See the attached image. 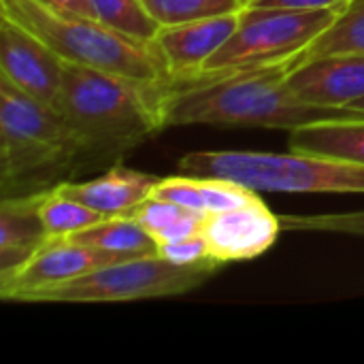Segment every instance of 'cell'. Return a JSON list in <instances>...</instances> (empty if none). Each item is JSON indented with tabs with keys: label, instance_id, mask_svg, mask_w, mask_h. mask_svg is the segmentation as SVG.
I'll return each mask as SVG.
<instances>
[{
	"label": "cell",
	"instance_id": "cell-1",
	"mask_svg": "<svg viewBox=\"0 0 364 364\" xmlns=\"http://www.w3.org/2000/svg\"><path fill=\"white\" fill-rule=\"evenodd\" d=\"M290 60L209 77L168 83L162 96V124L168 126H239L296 130L320 122H358L364 111L301 102L286 87Z\"/></svg>",
	"mask_w": 364,
	"mask_h": 364
},
{
	"label": "cell",
	"instance_id": "cell-2",
	"mask_svg": "<svg viewBox=\"0 0 364 364\" xmlns=\"http://www.w3.org/2000/svg\"><path fill=\"white\" fill-rule=\"evenodd\" d=\"M166 87L168 83H147L64 60L58 111L102 166L164 128Z\"/></svg>",
	"mask_w": 364,
	"mask_h": 364
},
{
	"label": "cell",
	"instance_id": "cell-3",
	"mask_svg": "<svg viewBox=\"0 0 364 364\" xmlns=\"http://www.w3.org/2000/svg\"><path fill=\"white\" fill-rule=\"evenodd\" d=\"M98 168L64 115L0 77V196H30Z\"/></svg>",
	"mask_w": 364,
	"mask_h": 364
},
{
	"label": "cell",
	"instance_id": "cell-4",
	"mask_svg": "<svg viewBox=\"0 0 364 364\" xmlns=\"http://www.w3.org/2000/svg\"><path fill=\"white\" fill-rule=\"evenodd\" d=\"M0 15L34 32L66 62L147 83L173 81L154 41L132 38L100 19L60 13L38 0H0Z\"/></svg>",
	"mask_w": 364,
	"mask_h": 364
},
{
	"label": "cell",
	"instance_id": "cell-5",
	"mask_svg": "<svg viewBox=\"0 0 364 364\" xmlns=\"http://www.w3.org/2000/svg\"><path fill=\"white\" fill-rule=\"evenodd\" d=\"M183 175L220 177L254 192L364 194V164L296 151H192L179 164Z\"/></svg>",
	"mask_w": 364,
	"mask_h": 364
},
{
	"label": "cell",
	"instance_id": "cell-6",
	"mask_svg": "<svg viewBox=\"0 0 364 364\" xmlns=\"http://www.w3.org/2000/svg\"><path fill=\"white\" fill-rule=\"evenodd\" d=\"M346 4L318 11L243 9V19L235 34L200 66L198 73L177 83L286 62L316 41L339 17Z\"/></svg>",
	"mask_w": 364,
	"mask_h": 364
},
{
	"label": "cell",
	"instance_id": "cell-7",
	"mask_svg": "<svg viewBox=\"0 0 364 364\" xmlns=\"http://www.w3.org/2000/svg\"><path fill=\"white\" fill-rule=\"evenodd\" d=\"M220 264H173L160 256L130 258L70 282L32 292L23 303H126L186 294L203 286Z\"/></svg>",
	"mask_w": 364,
	"mask_h": 364
},
{
	"label": "cell",
	"instance_id": "cell-8",
	"mask_svg": "<svg viewBox=\"0 0 364 364\" xmlns=\"http://www.w3.org/2000/svg\"><path fill=\"white\" fill-rule=\"evenodd\" d=\"M122 260L128 258L79 243L70 237L47 239L26 262L0 273V299L6 303H23L32 292L70 282L94 269Z\"/></svg>",
	"mask_w": 364,
	"mask_h": 364
},
{
	"label": "cell",
	"instance_id": "cell-9",
	"mask_svg": "<svg viewBox=\"0 0 364 364\" xmlns=\"http://www.w3.org/2000/svg\"><path fill=\"white\" fill-rule=\"evenodd\" d=\"M0 77L58 111L64 60L34 32L0 15Z\"/></svg>",
	"mask_w": 364,
	"mask_h": 364
},
{
	"label": "cell",
	"instance_id": "cell-10",
	"mask_svg": "<svg viewBox=\"0 0 364 364\" xmlns=\"http://www.w3.org/2000/svg\"><path fill=\"white\" fill-rule=\"evenodd\" d=\"M282 220L258 196L252 203L209 213L200 235L207 241L209 260L224 267L262 256L273 247Z\"/></svg>",
	"mask_w": 364,
	"mask_h": 364
},
{
	"label": "cell",
	"instance_id": "cell-11",
	"mask_svg": "<svg viewBox=\"0 0 364 364\" xmlns=\"http://www.w3.org/2000/svg\"><path fill=\"white\" fill-rule=\"evenodd\" d=\"M243 19V9L203 17L186 23L162 26L154 38L160 55L164 58L173 81H186L235 34Z\"/></svg>",
	"mask_w": 364,
	"mask_h": 364
},
{
	"label": "cell",
	"instance_id": "cell-12",
	"mask_svg": "<svg viewBox=\"0 0 364 364\" xmlns=\"http://www.w3.org/2000/svg\"><path fill=\"white\" fill-rule=\"evenodd\" d=\"M284 83L301 102L350 109L364 98V53L326 55L305 62L288 70Z\"/></svg>",
	"mask_w": 364,
	"mask_h": 364
},
{
	"label": "cell",
	"instance_id": "cell-13",
	"mask_svg": "<svg viewBox=\"0 0 364 364\" xmlns=\"http://www.w3.org/2000/svg\"><path fill=\"white\" fill-rule=\"evenodd\" d=\"M160 177L113 164L107 173L90 181H64L55 190L68 198L87 205L107 218L130 215L141 203L151 196V190Z\"/></svg>",
	"mask_w": 364,
	"mask_h": 364
},
{
	"label": "cell",
	"instance_id": "cell-14",
	"mask_svg": "<svg viewBox=\"0 0 364 364\" xmlns=\"http://www.w3.org/2000/svg\"><path fill=\"white\" fill-rule=\"evenodd\" d=\"M47 192L2 198L0 203V273L26 262L49 237L41 220V200Z\"/></svg>",
	"mask_w": 364,
	"mask_h": 364
},
{
	"label": "cell",
	"instance_id": "cell-15",
	"mask_svg": "<svg viewBox=\"0 0 364 364\" xmlns=\"http://www.w3.org/2000/svg\"><path fill=\"white\" fill-rule=\"evenodd\" d=\"M151 198L173 200L209 215L252 203L258 198V192L230 179L181 173L175 177H160L151 190Z\"/></svg>",
	"mask_w": 364,
	"mask_h": 364
},
{
	"label": "cell",
	"instance_id": "cell-16",
	"mask_svg": "<svg viewBox=\"0 0 364 364\" xmlns=\"http://www.w3.org/2000/svg\"><path fill=\"white\" fill-rule=\"evenodd\" d=\"M290 149L364 164V119L320 122L290 132Z\"/></svg>",
	"mask_w": 364,
	"mask_h": 364
},
{
	"label": "cell",
	"instance_id": "cell-17",
	"mask_svg": "<svg viewBox=\"0 0 364 364\" xmlns=\"http://www.w3.org/2000/svg\"><path fill=\"white\" fill-rule=\"evenodd\" d=\"M343 53H364V0H350L339 17L316 41L290 58V66L296 68L318 58Z\"/></svg>",
	"mask_w": 364,
	"mask_h": 364
},
{
	"label": "cell",
	"instance_id": "cell-18",
	"mask_svg": "<svg viewBox=\"0 0 364 364\" xmlns=\"http://www.w3.org/2000/svg\"><path fill=\"white\" fill-rule=\"evenodd\" d=\"M70 239L100 247V250H107V252L117 254V256L128 258V260L130 258L158 256L156 239L132 215L107 218L105 222L87 228V230H81Z\"/></svg>",
	"mask_w": 364,
	"mask_h": 364
},
{
	"label": "cell",
	"instance_id": "cell-19",
	"mask_svg": "<svg viewBox=\"0 0 364 364\" xmlns=\"http://www.w3.org/2000/svg\"><path fill=\"white\" fill-rule=\"evenodd\" d=\"M130 215L156 239L158 245L200 232L207 220V213H200L173 200L151 196L145 203H141Z\"/></svg>",
	"mask_w": 364,
	"mask_h": 364
},
{
	"label": "cell",
	"instance_id": "cell-20",
	"mask_svg": "<svg viewBox=\"0 0 364 364\" xmlns=\"http://www.w3.org/2000/svg\"><path fill=\"white\" fill-rule=\"evenodd\" d=\"M38 211H41V220L49 239L75 237L77 232L87 230L107 220L105 213L94 211L87 205L60 194L55 188L43 196Z\"/></svg>",
	"mask_w": 364,
	"mask_h": 364
},
{
	"label": "cell",
	"instance_id": "cell-21",
	"mask_svg": "<svg viewBox=\"0 0 364 364\" xmlns=\"http://www.w3.org/2000/svg\"><path fill=\"white\" fill-rule=\"evenodd\" d=\"M96 17L109 28L139 41H154L160 21L149 13L143 0H92Z\"/></svg>",
	"mask_w": 364,
	"mask_h": 364
},
{
	"label": "cell",
	"instance_id": "cell-22",
	"mask_svg": "<svg viewBox=\"0 0 364 364\" xmlns=\"http://www.w3.org/2000/svg\"><path fill=\"white\" fill-rule=\"evenodd\" d=\"M160 26L186 23L243 9V0H143Z\"/></svg>",
	"mask_w": 364,
	"mask_h": 364
},
{
	"label": "cell",
	"instance_id": "cell-23",
	"mask_svg": "<svg viewBox=\"0 0 364 364\" xmlns=\"http://www.w3.org/2000/svg\"><path fill=\"white\" fill-rule=\"evenodd\" d=\"M284 230L299 232H337L364 237V211L318 213V215H279Z\"/></svg>",
	"mask_w": 364,
	"mask_h": 364
},
{
	"label": "cell",
	"instance_id": "cell-24",
	"mask_svg": "<svg viewBox=\"0 0 364 364\" xmlns=\"http://www.w3.org/2000/svg\"><path fill=\"white\" fill-rule=\"evenodd\" d=\"M158 256L173 262V264H203L209 260L207 241L200 232L188 235L181 239H173L158 245Z\"/></svg>",
	"mask_w": 364,
	"mask_h": 364
},
{
	"label": "cell",
	"instance_id": "cell-25",
	"mask_svg": "<svg viewBox=\"0 0 364 364\" xmlns=\"http://www.w3.org/2000/svg\"><path fill=\"white\" fill-rule=\"evenodd\" d=\"M350 0H254L245 9H290V11H318L346 4Z\"/></svg>",
	"mask_w": 364,
	"mask_h": 364
},
{
	"label": "cell",
	"instance_id": "cell-26",
	"mask_svg": "<svg viewBox=\"0 0 364 364\" xmlns=\"http://www.w3.org/2000/svg\"><path fill=\"white\" fill-rule=\"evenodd\" d=\"M45 6L60 11V13H68V15H83V17H96V9L92 0H38Z\"/></svg>",
	"mask_w": 364,
	"mask_h": 364
},
{
	"label": "cell",
	"instance_id": "cell-27",
	"mask_svg": "<svg viewBox=\"0 0 364 364\" xmlns=\"http://www.w3.org/2000/svg\"><path fill=\"white\" fill-rule=\"evenodd\" d=\"M350 109H358V111H364V98H360L358 102H354V105H352Z\"/></svg>",
	"mask_w": 364,
	"mask_h": 364
},
{
	"label": "cell",
	"instance_id": "cell-28",
	"mask_svg": "<svg viewBox=\"0 0 364 364\" xmlns=\"http://www.w3.org/2000/svg\"><path fill=\"white\" fill-rule=\"evenodd\" d=\"M250 2H254V0H243V9H245V6H247Z\"/></svg>",
	"mask_w": 364,
	"mask_h": 364
}]
</instances>
